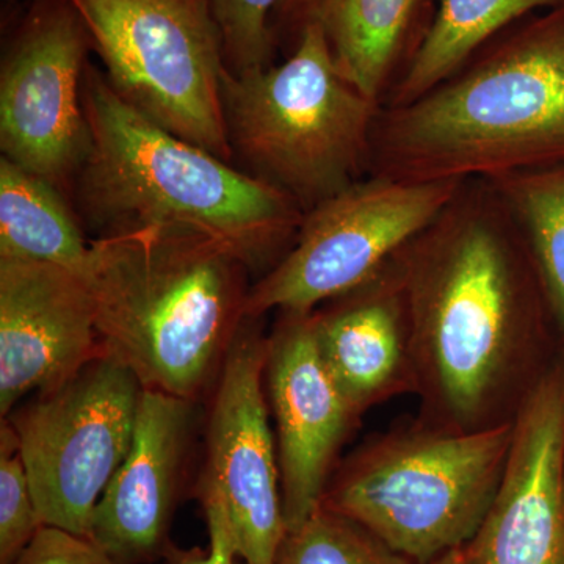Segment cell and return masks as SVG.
<instances>
[{
  "label": "cell",
  "instance_id": "24",
  "mask_svg": "<svg viewBox=\"0 0 564 564\" xmlns=\"http://www.w3.org/2000/svg\"><path fill=\"white\" fill-rule=\"evenodd\" d=\"M14 564H124L88 538L43 525Z\"/></svg>",
  "mask_w": 564,
  "mask_h": 564
},
{
  "label": "cell",
  "instance_id": "21",
  "mask_svg": "<svg viewBox=\"0 0 564 564\" xmlns=\"http://www.w3.org/2000/svg\"><path fill=\"white\" fill-rule=\"evenodd\" d=\"M276 564H419L366 527L321 507L285 534Z\"/></svg>",
  "mask_w": 564,
  "mask_h": 564
},
{
  "label": "cell",
  "instance_id": "26",
  "mask_svg": "<svg viewBox=\"0 0 564 564\" xmlns=\"http://www.w3.org/2000/svg\"><path fill=\"white\" fill-rule=\"evenodd\" d=\"M430 564H470L469 556L466 554V549L459 547L454 551L447 552L440 558L434 560Z\"/></svg>",
  "mask_w": 564,
  "mask_h": 564
},
{
  "label": "cell",
  "instance_id": "9",
  "mask_svg": "<svg viewBox=\"0 0 564 564\" xmlns=\"http://www.w3.org/2000/svg\"><path fill=\"white\" fill-rule=\"evenodd\" d=\"M466 181L373 174L306 212L291 250L251 285L247 317L307 314L359 288L448 206Z\"/></svg>",
  "mask_w": 564,
  "mask_h": 564
},
{
  "label": "cell",
  "instance_id": "10",
  "mask_svg": "<svg viewBox=\"0 0 564 564\" xmlns=\"http://www.w3.org/2000/svg\"><path fill=\"white\" fill-rule=\"evenodd\" d=\"M87 29L68 0H41L0 73L2 158L62 191L79 174L90 128L84 107Z\"/></svg>",
  "mask_w": 564,
  "mask_h": 564
},
{
  "label": "cell",
  "instance_id": "20",
  "mask_svg": "<svg viewBox=\"0 0 564 564\" xmlns=\"http://www.w3.org/2000/svg\"><path fill=\"white\" fill-rule=\"evenodd\" d=\"M485 181L496 188L524 229L549 300L564 329V165Z\"/></svg>",
  "mask_w": 564,
  "mask_h": 564
},
{
  "label": "cell",
  "instance_id": "3",
  "mask_svg": "<svg viewBox=\"0 0 564 564\" xmlns=\"http://www.w3.org/2000/svg\"><path fill=\"white\" fill-rule=\"evenodd\" d=\"M248 267L217 240L151 228L91 240L84 274L102 352L144 389L198 402L247 321Z\"/></svg>",
  "mask_w": 564,
  "mask_h": 564
},
{
  "label": "cell",
  "instance_id": "1",
  "mask_svg": "<svg viewBox=\"0 0 564 564\" xmlns=\"http://www.w3.org/2000/svg\"><path fill=\"white\" fill-rule=\"evenodd\" d=\"M514 225L496 188L469 180L391 259L432 425L473 432L518 414L533 302Z\"/></svg>",
  "mask_w": 564,
  "mask_h": 564
},
{
  "label": "cell",
  "instance_id": "6",
  "mask_svg": "<svg viewBox=\"0 0 564 564\" xmlns=\"http://www.w3.org/2000/svg\"><path fill=\"white\" fill-rule=\"evenodd\" d=\"M513 434L514 419L473 432L426 425L388 434L344 464L322 507L366 527L413 562L430 564L477 533Z\"/></svg>",
  "mask_w": 564,
  "mask_h": 564
},
{
  "label": "cell",
  "instance_id": "14",
  "mask_svg": "<svg viewBox=\"0 0 564 564\" xmlns=\"http://www.w3.org/2000/svg\"><path fill=\"white\" fill-rule=\"evenodd\" d=\"M102 355L95 304L79 273L0 261V414L65 383Z\"/></svg>",
  "mask_w": 564,
  "mask_h": 564
},
{
  "label": "cell",
  "instance_id": "23",
  "mask_svg": "<svg viewBox=\"0 0 564 564\" xmlns=\"http://www.w3.org/2000/svg\"><path fill=\"white\" fill-rule=\"evenodd\" d=\"M231 73L263 68L272 57L270 13L281 0H207Z\"/></svg>",
  "mask_w": 564,
  "mask_h": 564
},
{
  "label": "cell",
  "instance_id": "22",
  "mask_svg": "<svg viewBox=\"0 0 564 564\" xmlns=\"http://www.w3.org/2000/svg\"><path fill=\"white\" fill-rule=\"evenodd\" d=\"M43 527L13 426L0 429V564H14Z\"/></svg>",
  "mask_w": 564,
  "mask_h": 564
},
{
  "label": "cell",
  "instance_id": "13",
  "mask_svg": "<svg viewBox=\"0 0 564 564\" xmlns=\"http://www.w3.org/2000/svg\"><path fill=\"white\" fill-rule=\"evenodd\" d=\"M263 381L276 422L282 510L291 533L322 507L334 458L358 417L323 366L313 313L282 314L267 345Z\"/></svg>",
  "mask_w": 564,
  "mask_h": 564
},
{
  "label": "cell",
  "instance_id": "12",
  "mask_svg": "<svg viewBox=\"0 0 564 564\" xmlns=\"http://www.w3.org/2000/svg\"><path fill=\"white\" fill-rule=\"evenodd\" d=\"M470 564H564V372L538 381L514 417L513 444Z\"/></svg>",
  "mask_w": 564,
  "mask_h": 564
},
{
  "label": "cell",
  "instance_id": "16",
  "mask_svg": "<svg viewBox=\"0 0 564 564\" xmlns=\"http://www.w3.org/2000/svg\"><path fill=\"white\" fill-rule=\"evenodd\" d=\"M318 355L351 413L415 391L406 317L389 261L359 288L313 311Z\"/></svg>",
  "mask_w": 564,
  "mask_h": 564
},
{
  "label": "cell",
  "instance_id": "25",
  "mask_svg": "<svg viewBox=\"0 0 564 564\" xmlns=\"http://www.w3.org/2000/svg\"><path fill=\"white\" fill-rule=\"evenodd\" d=\"M202 502L209 532V549L206 552L199 549L181 551L170 545L166 560L170 564H240L237 562L240 556L225 507L214 497H202Z\"/></svg>",
  "mask_w": 564,
  "mask_h": 564
},
{
  "label": "cell",
  "instance_id": "19",
  "mask_svg": "<svg viewBox=\"0 0 564 564\" xmlns=\"http://www.w3.org/2000/svg\"><path fill=\"white\" fill-rule=\"evenodd\" d=\"M560 0H440L436 17L419 43L388 107L404 106L455 76L494 33L540 7Z\"/></svg>",
  "mask_w": 564,
  "mask_h": 564
},
{
  "label": "cell",
  "instance_id": "8",
  "mask_svg": "<svg viewBox=\"0 0 564 564\" xmlns=\"http://www.w3.org/2000/svg\"><path fill=\"white\" fill-rule=\"evenodd\" d=\"M141 391L139 378L102 352L6 417L43 525L91 540L96 507L131 448Z\"/></svg>",
  "mask_w": 564,
  "mask_h": 564
},
{
  "label": "cell",
  "instance_id": "4",
  "mask_svg": "<svg viewBox=\"0 0 564 564\" xmlns=\"http://www.w3.org/2000/svg\"><path fill=\"white\" fill-rule=\"evenodd\" d=\"M373 174L492 180L564 165V21L527 29L410 104L380 110Z\"/></svg>",
  "mask_w": 564,
  "mask_h": 564
},
{
  "label": "cell",
  "instance_id": "7",
  "mask_svg": "<svg viewBox=\"0 0 564 564\" xmlns=\"http://www.w3.org/2000/svg\"><path fill=\"white\" fill-rule=\"evenodd\" d=\"M111 90L165 131L232 161L223 109L226 65L207 0H68Z\"/></svg>",
  "mask_w": 564,
  "mask_h": 564
},
{
  "label": "cell",
  "instance_id": "18",
  "mask_svg": "<svg viewBox=\"0 0 564 564\" xmlns=\"http://www.w3.org/2000/svg\"><path fill=\"white\" fill-rule=\"evenodd\" d=\"M91 242L61 191L7 158L0 159V261L51 263L84 276Z\"/></svg>",
  "mask_w": 564,
  "mask_h": 564
},
{
  "label": "cell",
  "instance_id": "17",
  "mask_svg": "<svg viewBox=\"0 0 564 564\" xmlns=\"http://www.w3.org/2000/svg\"><path fill=\"white\" fill-rule=\"evenodd\" d=\"M282 3L302 21V28L314 24L322 29L345 79L380 104L391 88L393 70L422 0H281Z\"/></svg>",
  "mask_w": 564,
  "mask_h": 564
},
{
  "label": "cell",
  "instance_id": "5",
  "mask_svg": "<svg viewBox=\"0 0 564 564\" xmlns=\"http://www.w3.org/2000/svg\"><path fill=\"white\" fill-rule=\"evenodd\" d=\"M223 109L234 154L304 214L361 181L380 115V104L345 79L314 24L281 65L228 70Z\"/></svg>",
  "mask_w": 564,
  "mask_h": 564
},
{
  "label": "cell",
  "instance_id": "11",
  "mask_svg": "<svg viewBox=\"0 0 564 564\" xmlns=\"http://www.w3.org/2000/svg\"><path fill=\"white\" fill-rule=\"evenodd\" d=\"M256 321H245L215 384L199 492L225 507L245 564H276L288 529L263 381L269 337Z\"/></svg>",
  "mask_w": 564,
  "mask_h": 564
},
{
  "label": "cell",
  "instance_id": "15",
  "mask_svg": "<svg viewBox=\"0 0 564 564\" xmlns=\"http://www.w3.org/2000/svg\"><path fill=\"white\" fill-rule=\"evenodd\" d=\"M195 402L144 389L132 445L93 516L91 540L124 564L152 562L170 549L182 464Z\"/></svg>",
  "mask_w": 564,
  "mask_h": 564
},
{
  "label": "cell",
  "instance_id": "2",
  "mask_svg": "<svg viewBox=\"0 0 564 564\" xmlns=\"http://www.w3.org/2000/svg\"><path fill=\"white\" fill-rule=\"evenodd\" d=\"M84 107L90 150L77 195L99 237L184 229L217 240L250 272L295 239L304 212L292 196L148 120L93 68L85 73Z\"/></svg>",
  "mask_w": 564,
  "mask_h": 564
}]
</instances>
